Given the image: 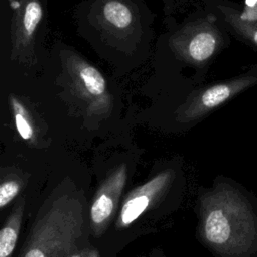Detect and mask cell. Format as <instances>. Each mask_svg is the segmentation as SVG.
Here are the masks:
<instances>
[{"label": "cell", "instance_id": "6da1fadb", "mask_svg": "<svg viewBox=\"0 0 257 257\" xmlns=\"http://www.w3.org/2000/svg\"><path fill=\"white\" fill-rule=\"evenodd\" d=\"M200 235L219 257H257V197L229 181L201 197Z\"/></svg>", "mask_w": 257, "mask_h": 257}, {"label": "cell", "instance_id": "ba28073f", "mask_svg": "<svg viewBox=\"0 0 257 257\" xmlns=\"http://www.w3.org/2000/svg\"><path fill=\"white\" fill-rule=\"evenodd\" d=\"M67 72L77 95L89 102V106L103 105L106 94V81L98 69L78 57L67 60Z\"/></svg>", "mask_w": 257, "mask_h": 257}, {"label": "cell", "instance_id": "8fae6325", "mask_svg": "<svg viewBox=\"0 0 257 257\" xmlns=\"http://www.w3.org/2000/svg\"><path fill=\"white\" fill-rule=\"evenodd\" d=\"M101 17L105 24L116 30H125L133 23L131 8L120 0H106L101 6Z\"/></svg>", "mask_w": 257, "mask_h": 257}, {"label": "cell", "instance_id": "3957f363", "mask_svg": "<svg viewBox=\"0 0 257 257\" xmlns=\"http://www.w3.org/2000/svg\"><path fill=\"white\" fill-rule=\"evenodd\" d=\"M255 85H257V63L235 76L207 85L194 93L180 109L179 119L190 122L202 118Z\"/></svg>", "mask_w": 257, "mask_h": 257}, {"label": "cell", "instance_id": "7c38bea8", "mask_svg": "<svg viewBox=\"0 0 257 257\" xmlns=\"http://www.w3.org/2000/svg\"><path fill=\"white\" fill-rule=\"evenodd\" d=\"M10 105L13 114L16 131L24 141H31L34 139V127L30 115L23 105V103L16 97H10Z\"/></svg>", "mask_w": 257, "mask_h": 257}, {"label": "cell", "instance_id": "277c9868", "mask_svg": "<svg viewBox=\"0 0 257 257\" xmlns=\"http://www.w3.org/2000/svg\"><path fill=\"white\" fill-rule=\"evenodd\" d=\"M228 44L229 32L213 13L192 24L186 38L177 42L185 57L197 65L210 62Z\"/></svg>", "mask_w": 257, "mask_h": 257}, {"label": "cell", "instance_id": "5b68a950", "mask_svg": "<svg viewBox=\"0 0 257 257\" xmlns=\"http://www.w3.org/2000/svg\"><path fill=\"white\" fill-rule=\"evenodd\" d=\"M208 4L229 34L257 54V5L241 6L230 0H209Z\"/></svg>", "mask_w": 257, "mask_h": 257}, {"label": "cell", "instance_id": "9c48e42d", "mask_svg": "<svg viewBox=\"0 0 257 257\" xmlns=\"http://www.w3.org/2000/svg\"><path fill=\"white\" fill-rule=\"evenodd\" d=\"M42 18L39 0H19L12 21L13 54L21 56L33 51L32 44L35 31Z\"/></svg>", "mask_w": 257, "mask_h": 257}, {"label": "cell", "instance_id": "52a82bcc", "mask_svg": "<svg viewBox=\"0 0 257 257\" xmlns=\"http://www.w3.org/2000/svg\"><path fill=\"white\" fill-rule=\"evenodd\" d=\"M172 178L171 171H164L131 191L121 205L116 227L125 228L135 222L165 192Z\"/></svg>", "mask_w": 257, "mask_h": 257}, {"label": "cell", "instance_id": "4fadbf2b", "mask_svg": "<svg viewBox=\"0 0 257 257\" xmlns=\"http://www.w3.org/2000/svg\"><path fill=\"white\" fill-rule=\"evenodd\" d=\"M21 183L16 179H6L0 186V207L3 209L7 206L19 193Z\"/></svg>", "mask_w": 257, "mask_h": 257}, {"label": "cell", "instance_id": "5bb4252c", "mask_svg": "<svg viewBox=\"0 0 257 257\" xmlns=\"http://www.w3.org/2000/svg\"><path fill=\"white\" fill-rule=\"evenodd\" d=\"M68 257H99L97 250L95 249H83L80 251H73L71 252Z\"/></svg>", "mask_w": 257, "mask_h": 257}, {"label": "cell", "instance_id": "30bf717a", "mask_svg": "<svg viewBox=\"0 0 257 257\" xmlns=\"http://www.w3.org/2000/svg\"><path fill=\"white\" fill-rule=\"evenodd\" d=\"M24 206L25 199L22 197L15 204L0 231V257L12 256L21 228Z\"/></svg>", "mask_w": 257, "mask_h": 257}, {"label": "cell", "instance_id": "8992f818", "mask_svg": "<svg viewBox=\"0 0 257 257\" xmlns=\"http://www.w3.org/2000/svg\"><path fill=\"white\" fill-rule=\"evenodd\" d=\"M126 181V167L115 169L98 188L89 211L91 229L95 235H100L109 223Z\"/></svg>", "mask_w": 257, "mask_h": 257}, {"label": "cell", "instance_id": "7a4b0ae2", "mask_svg": "<svg viewBox=\"0 0 257 257\" xmlns=\"http://www.w3.org/2000/svg\"><path fill=\"white\" fill-rule=\"evenodd\" d=\"M83 230L81 200L72 194H57L39 211L20 257H68Z\"/></svg>", "mask_w": 257, "mask_h": 257}]
</instances>
